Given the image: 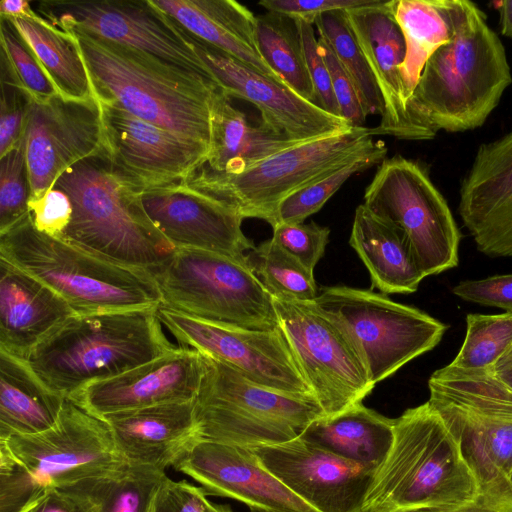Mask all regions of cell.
<instances>
[{
  "label": "cell",
  "instance_id": "603a6c76",
  "mask_svg": "<svg viewBox=\"0 0 512 512\" xmlns=\"http://www.w3.org/2000/svg\"><path fill=\"white\" fill-rule=\"evenodd\" d=\"M204 372L203 354L177 346L118 376L86 385L68 400L99 418L157 404L191 401L197 396Z\"/></svg>",
  "mask_w": 512,
  "mask_h": 512
},
{
  "label": "cell",
  "instance_id": "5bb4252c",
  "mask_svg": "<svg viewBox=\"0 0 512 512\" xmlns=\"http://www.w3.org/2000/svg\"><path fill=\"white\" fill-rule=\"evenodd\" d=\"M0 444L45 491L113 476L127 464L107 423L68 399L50 429Z\"/></svg>",
  "mask_w": 512,
  "mask_h": 512
},
{
  "label": "cell",
  "instance_id": "680465c9",
  "mask_svg": "<svg viewBox=\"0 0 512 512\" xmlns=\"http://www.w3.org/2000/svg\"><path fill=\"white\" fill-rule=\"evenodd\" d=\"M214 512H233L229 506L213 504Z\"/></svg>",
  "mask_w": 512,
  "mask_h": 512
},
{
  "label": "cell",
  "instance_id": "f546056e",
  "mask_svg": "<svg viewBox=\"0 0 512 512\" xmlns=\"http://www.w3.org/2000/svg\"><path fill=\"white\" fill-rule=\"evenodd\" d=\"M230 98L222 89L213 103L209 151L202 164L208 170L240 173L275 153L305 142L278 133L262 122L250 123Z\"/></svg>",
  "mask_w": 512,
  "mask_h": 512
},
{
  "label": "cell",
  "instance_id": "d6a6232c",
  "mask_svg": "<svg viewBox=\"0 0 512 512\" xmlns=\"http://www.w3.org/2000/svg\"><path fill=\"white\" fill-rule=\"evenodd\" d=\"M7 19L31 48L61 96L73 100H89L95 97L73 34L56 27L37 13L33 16Z\"/></svg>",
  "mask_w": 512,
  "mask_h": 512
},
{
  "label": "cell",
  "instance_id": "816d5d0a",
  "mask_svg": "<svg viewBox=\"0 0 512 512\" xmlns=\"http://www.w3.org/2000/svg\"><path fill=\"white\" fill-rule=\"evenodd\" d=\"M206 496L201 487L166 475L155 492L150 512H214Z\"/></svg>",
  "mask_w": 512,
  "mask_h": 512
},
{
  "label": "cell",
  "instance_id": "44dd1931",
  "mask_svg": "<svg viewBox=\"0 0 512 512\" xmlns=\"http://www.w3.org/2000/svg\"><path fill=\"white\" fill-rule=\"evenodd\" d=\"M192 42L226 94L253 104L261 113V122L274 131L294 140L310 141L353 128L342 117L303 99L281 81L193 36Z\"/></svg>",
  "mask_w": 512,
  "mask_h": 512
},
{
  "label": "cell",
  "instance_id": "ab89813d",
  "mask_svg": "<svg viewBox=\"0 0 512 512\" xmlns=\"http://www.w3.org/2000/svg\"><path fill=\"white\" fill-rule=\"evenodd\" d=\"M165 471L126 464L99 482L98 512H150L155 492Z\"/></svg>",
  "mask_w": 512,
  "mask_h": 512
},
{
  "label": "cell",
  "instance_id": "7bdbcfd3",
  "mask_svg": "<svg viewBox=\"0 0 512 512\" xmlns=\"http://www.w3.org/2000/svg\"><path fill=\"white\" fill-rule=\"evenodd\" d=\"M272 228L271 239L309 271L314 272V268L325 253L330 229L314 222L309 224L281 223Z\"/></svg>",
  "mask_w": 512,
  "mask_h": 512
},
{
  "label": "cell",
  "instance_id": "db71d44e",
  "mask_svg": "<svg viewBox=\"0 0 512 512\" xmlns=\"http://www.w3.org/2000/svg\"><path fill=\"white\" fill-rule=\"evenodd\" d=\"M480 491L475 500L466 503L419 506L391 512H512V489L509 481Z\"/></svg>",
  "mask_w": 512,
  "mask_h": 512
},
{
  "label": "cell",
  "instance_id": "ba28073f",
  "mask_svg": "<svg viewBox=\"0 0 512 512\" xmlns=\"http://www.w3.org/2000/svg\"><path fill=\"white\" fill-rule=\"evenodd\" d=\"M164 306L193 318L251 330L279 328L273 297L248 261L177 248L150 271Z\"/></svg>",
  "mask_w": 512,
  "mask_h": 512
},
{
  "label": "cell",
  "instance_id": "d590c367",
  "mask_svg": "<svg viewBox=\"0 0 512 512\" xmlns=\"http://www.w3.org/2000/svg\"><path fill=\"white\" fill-rule=\"evenodd\" d=\"M386 154L385 143L373 139L337 168L284 198L275 210L271 226L303 223L307 217L318 212L352 175L381 163Z\"/></svg>",
  "mask_w": 512,
  "mask_h": 512
},
{
  "label": "cell",
  "instance_id": "f907efd6",
  "mask_svg": "<svg viewBox=\"0 0 512 512\" xmlns=\"http://www.w3.org/2000/svg\"><path fill=\"white\" fill-rule=\"evenodd\" d=\"M28 208L34 227L54 238L62 236L72 215L69 196L56 185L41 197L31 199Z\"/></svg>",
  "mask_w": 512,
  "mask_h": 512
},
{
  "label": "cell",
  "instance_id": "c3c4849f",
  "mask_svg": "<svg viewBox=\"0 0 512 512\" xmlns=\"http://www.w3.org/2000/svg\"><path fill=\"white\" fill-rule=\"evenodd\" d=\"M101 479L50 488L28 512H98Z\"/></svg>",
  "mask_w": 512,
  "mask_h": 512
},
{
  "label": "cell",
  "instance_id": "74e56055",
  "mask_svg": "<svg viewBox=\"0 0 512 512\" xmlns=\"http://www.w3.org/2000/svg\"><path fill=\"white\" fill-rule=\"evenodd\" d=\"M253 272L273 298L314 301L318 296L314 274L272 239L248 255Z\"/></svg>",
  "mask_w": 512,
  "mask_h": 512
},
{
  "label": "cell",
  "instance_id": "8fae6325",
  "mask_svg": "<svg viewBox=\"0 0 512 512\" xmlns=\"http://www.w3.org/2000/svg\"><path fill=\"white\" fill-rule=\"evenodd\" d=\"M314 302L346 331L375 385L432 350L448 328L417 308L368 289L327 286Z\"/></svg>",
  "mask_w": 512,
  "mask_h": 512
},
{
  "label": "cell",
  "instance_id": "836d02e7",
  "mask_svg": "<svg viewBox=\"0 0 512 512\" xmlns=\"http://www.w3.org/2000/svg\"><path fill=\"white\" fill-rule=\"evenodd\" d=\"M255 40L259 54L275 76L303 99L315 104L297 20L270 11L258 15Z\"/></svg>",
  "mask_w": 512,
  "mask_h": 512
},
{
  "label": "cell",
  "instance_id": "681fc988",
  "mask_svg": "<svg viewBox=\"0 0 512 512\" xmlns=\"http://www.w3.org/2000/svg\"><path fill=\"white\" fill-rule=\"evenodd\" d=\"M384 0H261L267 11L287 15L295 20L314 25L320 15L332 11H351L379 7Z\"/></svg>",
  "mask_w": 512,
  "mask_h": 512
},
{
  "label": "cell",
  "instance_id": "f5cc1de1",
  "mask_svg": "<svg viewBox=\"0 0 512 512\" xmlns=\"http://www.w3.org/2000/svg\"><path fill=\"white\" fill-rule=\"evenodd\" d=\"M459 298L512 313V274L494 275L479 280H465L453 288Z\"/></svg>",
  "mask_w": 512,
  "mask_h": 512
},
{
  "label": "cell",
  "instance_id": "4316f807",
  "mask_svg": "<svg viewBox=\"0 0 512 512\" xmlns=\"http://www.w3.org/2000/svg\"><path fill=\"white\" fill-rule=\"evenodd\" d=\"M76 312L53 289L0 257V350L25 361Z\"/></svg>",
  "mask_w": 512,
  "mask_h": 512
},
{
  "label": "cell",
  "instance_id": "1f68e13d",
  "mask_svg": "<svg viewBox=\"0 0 512 512\" xmlns=\"http://www.w3.org/2000/svg\"><path fill=\"white\" fill-rule=\"evenodd\" d=\"M65 401L49 390L25 361L0 350V440L50 429Z\"/></svg>",
  "mask_w": 512,
  "mask_h": 512
},
{
  "label": "cell",
  "instance_id": "9f6ffc18",
  "mask_svg": "<svg viewBox=\"0 0 512 512\" xmlns=\"http://www.w3.org/2000/svg\"><path fill=\"white\" fill-rule=\"evenodd\" d=\"M492 5L500 15L501 33L512 38V1H493Z\"/></svg>",
  "mask_w": 512,
  "mask_h": 512
},
{
  "label": "cell",
  "instance_id": "d4e9b609",
  "mask_svg": "<svg viewBox=\"0 0 512 512\" xmlns=\"http://www.w3.org/2000/svg\"><path fill=\"white\" fill-rule=\"evenodd\" d=\"M393 0L373 8L345 11L346 19L363 51L379 89L383 113L372 135H390L416 140L407 111V98L401 76L406 43L392 12Z\"/></svg>",
  "mask_w": 512,
  "mask_h": 512
},
{
  "label": "cell",
  "instance_id": "f35d334b",
  "mask_svg": "<svg viewBox=\"0 0 512 512\" xmlns=\"http://www.w3.org/2000/svg\"><path fill=\"white\" fill-rule=\"evenodd\" d=\"M466 336L451 366L480 370L491 368L512 346V313L468 314Z\"/></svg>",
  "mask_w": 512,
  "mask_h": 512
},
{
  "label": "cell",
  "instance_id": "277c9868",
  "mask_svg": "<svg viewBox=\"0 0 512 512\" xmlns=\"http://www.w3.org/2000/svg\"><path fill=\"white\" fill-rule=\"evenodd\" d=\"M54 185L72 205L69 225L58 239L148 271L177 249L148 218L141 190L115 170L102 148L69 167Z\"/></svg>",
  "mask_w": 512,
  "mask_h": 512
},
{
  "label": "cell",
  "instance_id": "91938a15",
  "mask_svg": "<svg viewBox=\"0 0 512 512\" xmlns=\"http://www.w3.org/2000/svg\"><path fill=\"white\" fill-rule=\"evenodd\" d=\"M249 508H250V512H276V511L266 510V509L257 508V507H249Z\"/></svg>",
  "mask_w": 512,
  "mask_h": 512
},
{
  "label": "cell",
  "instance_id": "9a60e30c",
  "mask_svg": "<svg viewBox=\"0 0 512 512\" xmlns=\"http://www.w3.org/2000/svg\"><path fill=\"white\" fill-rule=\"evenodd\" d=\"M36 13L62 30L84 31L214 80L192 36L151 0L43 1Z\"/></svg>",
  "mask_w": 512,
  "mask_h": 512
},
{
  "label": "cell",
  "instance_id": "30bf717a",
  "mask_svg": "<svg viewBox=\"0 0 512 512\" xmlns=\"http://www.w3.org/2000/svg\"><path fill=\"white\" fill-rule=\"evenodd\" d=\"M372 140L371 128L353 127L298 143L236 174L216 173L201 165L185 182L234 207L244 218L271 225L284 198L337 168Z\"/></svg>",
  "mask_w": 512,
  "mask_h": 512
},
{
  "label": "cell",
  "instance_id": "4dcf8cb0",
  "mask_svg": "<svg viewBox=\"0 0 512 512\" xmlns=\"http://www.w3.org/2000/svg\"><path fill=\"white\" fill-rule=\"evenodd\" d=\"M300 438L347 460L378 470L394 441V419L355 404L312 421Z\"/></svg>",
  "mask_w": 512,
  "mask_h": 512
},
{
  "label": "cell",
  "instance_id": "e575fe53",
  "mask_svg": "<svg viewBox=\"0 0 512 512\" xmlns=\"http://www.w3.org/2000/svg\"><path fill=\"white\" fill-rule=\"evenodd\" d=\"M392 12L406 43L400 72L407 101L429 57L450 39V30L437 0H393Z\"/></svg>",
  "mask_w": 512,
  "mask_h": 512
},
{
  "label": "cell",
  "instance_id": "52a82bcc",
  "mask_svg": "<svg viewBox=\"0 0 512 512\" xmlns=\"http://www.w3.org/2000/svg\"><path fill=\"white\" fill-rule=\"evenodd\" d=\"M194 399L197 437L246 447L299 438L324 415L314 396L271 390L209 356Z\"/></svg>",
  "mask_w": 512,
  "mask_h": 512
},
{
  "label": "cell",
  "instance_id": "7402d4cb",
  "mask_svg": "<svg viewBox=\"0 0 512 512\" xmlns=\"http://www.w3.org/2000/svg\"><path fill=\"white\" fill-rule=\"evenodd\" d=\"M173 468L197 481L207 495L276 512H317L270 473L252 447L197 437Z\"/></svg>",
  "mask_w": 512,
  "mask_h": 512
},
{
  "label": "cell",
  "instance_id": "ffe728a7",
  "mask_svg": "<svg viewBox=\"0 0 512 512\" xmlns=\"http://www.w3.org/2000/svg\"><path fill=\"white\" fill-rule=\"evenodd\" d=\"M142 206L153 225L176 248H190L248 261L256 247L234 207L203 193L185 179L141 190Z\"/></svg>",
  "mask_w": 512,
  "mask_h": 512
},
{
  "label": "cell",
  "instance_id": "5b68a950",
  "mask_svg": "<svg viewBox=\"0 0 512 512\" xmlns=\"http://www.w3.org/2000/svg\"><path fill=\"white\" fill-rule=\"evenodd\" d=\"M0 257L53 289L76 313L157 308L162 302L150 271L48 236L29 213L0 233Z\"/></svg>",
  "mask_w": 512,
  "mask_h": 512
},
{
  "label": "cell",
  "instance_id": "7a4b0ae2",
  "mask_svg": "<svg viewBox=\"0 0 512 512\" xmlns=\"http://www.w3.org/2000/svg\"><path fill=\"white\" fill-rule=\"evenodd\" d=\"M74 35L94 95L118 103L152 124L208 146L213 103L222 88L212 79L99 36Z\"/></svg>",
  "mask_w": 512,
  "mask_h": 512
},
{
  "label": "cell",
  "instance_id": "4fadbf2b",
  "mask_svg": "<svg viewBox=\"0 0 512 512\" xmlns=\"http://www.w3.org/2000/svg\"><path fill=\"white\" fill-rule=\"evenodd\" d=\"M273 302L279 328L324 416L361 403L375 384L343 327L314 301Z\"/></svg>",
  "mask_w": 512,
  "mask_h": 512
},
{
  "label": "cell",
  "instance_id": "f1b7e54d",
  "mask_svg": "<svg viewBox=\"0 0 512 512\" xmlns=\"http://www.w3.org/2000/svg\"><path fill=\"white\" fill-rule=\"evenodd\" d=\"M349 244L383 294L414 293L426 277L403 233L364 204L355 210Z\"/></svg>",
  "mask_w": 512,
  "mask_h": 512
},
{
  "label": "cell",
  "instance_id": "ac0fdd59",
  "mask_svg": "<svg viewBox=\"0 0 512 512\" xmlns=\"http://www.w3.org/2000/svg\"><path fill=\"white\" fill-rule=\"evenodd\" d=\"M260 463L317 512H365L377 470L302 438L252 448Z\"/></svg>",
  "mask_w": 512,
  "mask_h": 512
},
{
  "label": "cell",
  "instance_id": "11a10c76",
  "mask_svg": "<svg viewBox=\"0 0 512 512\" xmlns=\"http://www.w3.org/2000/svg\"><path fill=\"white\" fill-rule=\"evenodd\" d=\"M35 13L30 3L25 0H2L0 3V17L2 18L33 16Z\"/></svg>",
  "mask_w": 512,
  "mask_h": 512
},
{
  "label": "cell",
  "instance_id": "cb8c5ba5",
  "mask_svg": "<svg viewBox=\"0 0 512 512\" xmlns=\"http://www.w3.org/2000/svg\"><path fill=\"white\" fill-rule=\"evenodd\" d=\"M459 214L480 252L512 258V131L479 147L460 189Z\"/></svg>",
  "mask_w": 512,
  "mask_h": 512
},
{
  "label": "cell",
  "instance_id": "bcb514c9",
  "mask_svg": "<svg viewBox=\"0 0 512 512\" xmlns=\"http://www.w3.org/2000/svg\"><path fill=\"white\" fill-rule=\"evenodd\" d=\"M307 70L313 85L315 104L334 116H340L326 61L320 50L313 24L298 21Z\"/></svg>",
  "mask_w": 512,
  "mask_h": 512
},
{
  "label": "cell",
  "instance_id": "484cf974",
  "mask_svg": "<svg viewBox=\"0 0 512 512\" xmlns=\"http://www.w3.org/2000/svg\"><path fill=\"white\" fill-rule=\"evenodd\" d=\"M116 449L135 466L165 471L197 438L194 400L170 402L104 416Z\"/></svg>",
  "mask_w": 512,
  "mask_h": 512
},
{
  "label": "cell",
  "instance_id": "d6986e66",
  "mask_svg": "<svg viewBox=\"0 0 512 512\" xmlns=\"http://www.w3.org/2000/svg\"><path fill=\"white\" fill-rule=\"evenodd\" d=\"M23 140L31 200L45 194L69 167L102 148L98 100L60 94L42 103L31 100Z\"/></svg>",
  "mask_w": 512,
  "mask_h": 512
},
{
  "label": "cell",
  "instance_id": "3957f363",
  "mask_svg": "<svg viewBox=\"0 0 512 512\" xmlns=\"http://www.w3.org/2000/svg\"><path fill=\"white\" fill-rule=\"evenodd\" d=\"M157 308L75 313L33 349L26 363L49 390L68 399L86 385L176 348L163 332Z\"/></svg>",
  "mask_w": 512,
  "mask_h": 512
},
{
  "label": "cell",
  "instance_id": "6f0895ef",
  "mask_svg": "<svg viewBox=\"0 0 512 512\" xmlns=\"http://www.w3.org/2000/svg\"><path fill=\"white\" fill-rule=\"evenodd\" d=\"M491 369L512 390V354L506 351Z\"/></svg>",
  "mask_w": 512,
  "mask_h": 512
},
{
  "label": "cell",
  "instance_id": "e0dca14e",
  "mask_svg": "<svg viewBox=\"0 0 512 512\" xmlns=\"http://www.w3.org/2000/svg\"><path fill=\"white\" fill-rule=\"evenodd\" d=\"M97 100L102 149L115 170L140 190L186 179L206 162L207 144L139 118L114 101Z\"/></svg>",
  "mask_w": 512,
  "mask_h": 512
},
{
  "label": "cell",
  "instance_id": "8992f818",
  "mask_svg": "<svg viewBox=\"0 0 512 512\" xmlns=\"http://www.w3.org/2000/svg\"><path fill=\"white\" fill-rule=\"evenodd\" d=\"M480 492L458 443L427 401L394 419L393 445L376 472L365 512L461 504Z\"/></svg>",
  "mask_w": 512,
  "mask_h": 512
},
{
  "label": "cell",
  "instance_id": "7dc6e473",
  "mask_svg": "<svg viewBox=\"0 0 512 512\" xmlns=\"http://www.w3.org/2000/svg\"><path fill=\"white\" fill-rule=\"evenodd\" d=\"M318 42L328 66L332 89L339 107L340 116L352 127H363L367 115L353 80L329 45L320 37L318 38Z\"/></svg>",
  "mask_w": 512,
  "mask_h": 512
},
{
  "label": "cell",
  "instance_id": "83f0119b",
  "mask_svg": "<svg viewBox=\"0 0 512 512\" xmlns=\"http://www.w3.org/2000/svg\"><path fill=\"white\" fill-rule=\"evenodd\" d=\"M151 1L193 37L280 81L258 52L256 16L246 6L234 0Z\"/></svg>",
  "mask_w": 512,
  "mask_h": 512
},
{
  "label": "cell",
  "instance_id": "6125c7cd",
  "mask_svg": "<svg viewBox=\"0 0 512 512\" xmlns=\"http://www.w3.org/2000/svg\"><path fill=\"white\" fill-rule=\"evenodd\" d=\"M507 351L512 354V346Z\"/></svg>",
  "mask_w": 512,
  "mask_h": 512
},
{
  "label": "cell",
  "instance_id": "7c38bea8",
  "mask_svg": "<svg viewBox=\"0 0 512 512\" xmlns=\"http://www.w3.org/2000/svg\"><path fill=\"white\" fill-rule=\"evenodd\" d=\"M363 204L403 233L426 277L458 265L461 233L419 163L400 155L385 158L365 190Z\"/></svg>",
  "mask_w": 512,
  "mask_h": 512
},
{
  "label": "cell",
  "instance_id": "8d00e7d4",
  "mask_svg": "<svg viewBox=\"0 0 512 512\" xmlns=\"http://www.w3.org/2000/svg\"><path fill=\"white\" fill-rule=\"evenodd\" d=\"M319 37L332 49L353 80L367 116L383 113V102L345 11L327 12L314 21Z\"/></svg>",
  "mask_w": 512,
  "mask_h": 512
},
{
  "label": "cell",
  "instance_id": "b9f144b4",
  "mask_svg": "<svg viewBox=\"0 0 512 512\" xmlns=\"http://www.w3.org/2000/svg\"><path fill=\"white\" fill-rule=\"evenodd\" d=\"M31 187L24 140L0 157V233L29 213Z\"/></svg>",
  "mask_w": 512,
  "mask_h": 512
},
{
  "label": "cell",
  "instance_id": "f6af8a7d",
  "mask_svg": "<svg viewBox=\"0 0 512 512\" xmlns=\"http://www.w3.org/2000/svg\"><path fill=\"white\" fill-rule=\"evenodd\" d=\"M31 100L1 68L0 157L23 139Z\"/></svg>",
  "mask_w": 512,
  "mask_h": 512
},
{
  "label": "cell",
  "instance_id": "6da1fadb",
  "mask_svg": "<svg viewBox=\"0 0 512 512\" xmlns=\"http://www.w3.org/2000/svg\"><path fill=\"white\" fill-rule=\"evenodd\" d=\"M449 41L427 60L407 111L416 140L481 126L512 81L503 44L468 0H437Z\"/></svg>",
  "mask_w": 512,
  "mask_h": 512
},
{
  "label": "cell",
  "instance_id": "9c48e42d",
  "mask_svg": "<svg viewBox=\"0 0 512 512\" xmlns=\"http://www.w3.org/2000/svg\"><path fill=\"white\" fill-rule=\"evenodd\" d=\"M429 404L459 445L480 490L504 482L512 470V390L491 368L447 366L429 378Z\"/></svg>",
  "mask_w": 512,
  "mask_h": 512
},
{
  "label": "cell",
  "instance_id": "60d3db41",
  "mask_svg": "<svg viewBox=\"0 0 512 512\" xmlns=\"http://www.w3.org/2000/svg\"><path fill=\"white\" fill-rule=\"evenodd\" d=\"M1 68L36 102H46L58 91L31 48L12 22L0 17Z\"/></svg>",
  "mask_w": 512,
  "mask_h": 512
},
{
  "label": "cell",
  "instance_id": "94428289",
  "mask_svg": "<svg viewBox=\"0 0 512 512\" xmlns=\"http://www.w3.org/2000/svg\"><path fill=\"white\" fill-rule=\"evenodd\" d=\"M508 481H509L510 487L512 489V470H511V472L508 475Z\"/></svg>",
  "mask_w": 512,
  "mask_h": 512
},
{
  "label": "cell",
  "instance_id": "2e32d148",
  "mask_svg": "<svg viewBox=\"0 0 512 512\" xmlns=\"http://www.w3.org/2000/svg\"><path fill=\"white\" fill-rule=\"evenodd\" d=\"M157 316L178 346L220 361L265 388L313 396L280 328L263 331L219 325L163 304L158 306Z\"/></svg>",
  "mask_w": 512,
  "mask_h": 512
},
{
  "label": "cell",
  "instance_id": "ee69618b",
  "mask_svg": "<svg viewBox=\"0 0 512 512\" xmlns=\"http://www.w3.org/2000/svg\"><path fill=\"white\" fill-rule=\"evenodd\" d=\"M46 492L0 444V512H28Z\"/></svg>",
  "mask_w": 512,
  "mask_h": 512
}]
</instances>
